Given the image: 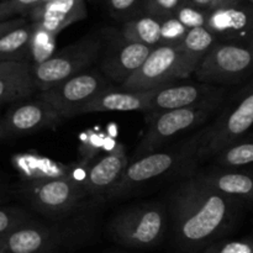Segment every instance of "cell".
Returning a JSON list of instances; mask_svg holds the SVG:
<instances>
[{"label": "cell", "instance_id": "25", "mask_svg": "<svg viewBox=\"0 0 253 253\" xmlns=\"http://www.w3.org/2000/svg\"><path fill=\"white\" fill-rule=\"evenodd\" d=\"M222 169H239L253 165V140H240L215 156Z\"/></svg>", "mask_w": 253, "mask_h": 253}, {"label": "cell", "instance_id": "14", "mask_svg": "<svg viewBox=\"0 0 253 253\" xmlns=\"http://www.w3.org/2000/svg\"><path fill=\"white\" fill-rule=\"evenodd\" d=\"M207 29L219 42L250 43L253 31V7L242 2L210 10Z\"/></svg>", "mask_w": 253, "mask_h": 253}, {"label": "cell", "instance_id": "36", "mask_svg": "<svg viewBox=\"0 0 253 253\" xmlns=\"http://www.w3.org/2000/svg\"><path fill=\"white\" fill-rule=\"evenodd\" d=\"M25 62H2L0 61V76L7 72H11L21 67Z\"/></svg>", "mask_w": 253, "mask_h": 253}, {"label": "cell", "instance_id": "30", "mask_svg": "<svg viewBox=\"0 0 253 253\" xmlns=\"http://www.w3.org/2000/svg\"><path fill=\"white\" fill-rule=\"evenodd\" d=\"M30 216L19 208L0 207V236L30 221Z\"/></svg>", "mask_w": 253, "mask_h": 253}, {"label": "cell", "instance_id": "32", "mask_svg": "<svg viewBox=\"0 0 253 253\" xmlns=\"http://www.w3.org/2000/svg\"><path fill=\"white\" fill-rule=\"evenodd\" d=\"M202 253H253V240H226L214 242L205 247Z\"/></svg>", "mask_w": 253, "mask_h": 253}, {"label": "cell", "instance_id": "17", "mask_svg": "<svg viewBox=\"0 0 253 253\" xmlns=\"http://www.w3.org/2000/svg\"><path fill=\"white\" fill-rule=\"evenodd\" d=\"M86 15L84 0H51L34 7L27 17L30 22L58 36L66 27L84 20Z\"/></svg>", "mask_w": 253, "mask_h": 253}, {"label": "cell", "instance_id": "13", "mask_svg": "<svg viewBox=\"0 0 253 253\" xmlns=\"http://www.w3.org/2000/svg\"><path fill=\"white\" fill-rule=\"evenodd\" d=\"M68 237L66 230L36 221H27L17 229L0 236L4 253H53Z\"/></svg>", "mask_w": 253, "mask_h": 253}, {"label": "cell", "instance_id": "45", "mask_svg": "<svg viewBox=\"0 0 253 253\" xmlns=\"http://www.w3.org/2000/svg\"><path fill=\"white\" fill-rule=\"evenodd\" d=\"M0 253H4V252H2V251H1V250H0Z\"/></svg>", "mask_w": 253, "mask_h": 253}, {"label": "cell", "instance_id": "9", "mask_svg": "<svg viewBox=\"0 0 253 253\" xmlns=\"http://www.w3.org/2000/svg\"><path fill=\"white\" fill-rule=\"evenodd\" d=\"M182 79H188L182 46L160 44L151 51L142 66L119 88L123 90L148 91Z\"/></svg>", "mask_w": 253, "mask_h": 253}, {"label": "cell", "instance_id": "21", "mask_svg": "<svg viewBox=\"0 0 253 253\" xmlns=\"http://www.w3.org/2000/svg\"><path fill=\"white\" fill-rule=\"evenodd\" d=\"M217 39L207 27H197L188 31L187 36L180 43L184 56L185 76L189 78L202 63L212 47L217 43Z\"/></svg>", "mask_w": 253, "mask_h": 253}, {"label": "cell", "instance_id": "2", "mask_svg": "<svg viewBox=\"0 0 253 253\" xmlns=\"http://www.w3.org/2000/svg\"><path fill=\"white\" fill-rule=\"evenodd\" d=\"M210 128L211 126H207L177 146L162 148L133 160L128 163L118 184L105 197L110 199L123 198L146 183L179 170L187 172L199 160V152L209 136Z\"/></svg>", "mask_w": 253, "mask_h": 253}, {"label": "cell", "instance_id": "31", "mask_svg": "<svg viewBox=\"0 0 253 253\" xmlns=\"http://www.w3.org/2000/svg\"><path fill=\"white\" fill-rule=\"evenodd\" d=\"M187 1L188 0H145L143 12L160 19H166L173 16L175 11Z\"/></svg>", "mask_w": 253, "mask_h": 253}, {"label": "cell", "instance_id": "1", "mask_svg": "<svg viewBox=\"0 0 253 253\" xmlns=\"http://www.w3.org/2000/svg\"><path fill=\"white\" fill-rule=\"evenodd\" d=\"M236 210L237 200L212 189L200 175L189 178L170 199L175 241L185 251L204 250L229 229Z\"/></svg>", "mask_w": 253, "mask_h": 253}, {"label": "cell", "instance_id": "35", "mask_svg": "<svg viewBox=\"0 0 253 253\" xmlns=\"http://www.w3.org/2000/svg\"><path fill=\"white\" fill-rule=\"evenodd\" d=\"M14 17H17V15L11 7V5H10V2L7 0L0 1V22L14 19Z\"/></svg>", "mask_w": 253, "mask_h": 253}, {"label": "cell", "instance_id": "22", "mask_svg": "<svg viewBox=\"0 0 253 253\" xmlns=\"http://www.w3.org/2000/svg\"><path fill=\"white\" fill-rule=\"evenodd\" d=\"M36 90L32 78L31 64L25 62L21 67L0 76V105L17 103L30 98Z\"/></svg>", "mask_w": 253, "mask_h": 253}, {"label": "cell", "instance_id": "12", "mask_svg": "<svg viewBox=\"0 0 253 253\" xmlns=\"http://www.w3.org/2000/svg\"><path fill=\"white\" fill-rule=\"evenodd\" d=\"M63 118L43 99L20 100L2 116V136H25L47 128H54Z\"/></svg>", "mask_w": 253, "mask_h": 253}, {"label": "cell", "instance_id": "16", "mask_svg": "<svg viewBox=\"0 0 253 253\" xmlns=\"http://www.w3.org/2000/svg\"><path fill=\"white\" fill-rule=\"evenodd\" d=\"M220 89L215 85L200 82L188 84L170 83L153 90L150 108L146 115L193 106L211 98Z\"/></svg>", "mask_w": 253, "mask_h": 253}, {"label": "cell", "instance_id": "33", "mask_svg": "<svg viewBox=\"0 0 253 253\" xmlns=\"http://www.w3.org/2000/svg\"><path fill=\"white\" fill-rule=\"evenodd\" d=\"M7 1L10 2L16 15H26L27 16L29 12L41 2V0H7Z\"/></svg>", "mask_w": 253, "mask_h": 253}, {"label": "cell", "instance_id": "10", "mask_svg": "<svg viewBox=\"0 0 253 253\" xmlns=\"http://www.w3.org/2000/svg\"><path fill=\"white\" fill-rule=\"evenodd\" d=\"M103 36V51L99 62L100 71L113 83L123 85L150 56L153 48L125 39L121 30L106 29Z\"/></svg>", "mask_w": 253, "mask_h": 253}, {"label": "cell", "instance_id": "26", "mask_svg": "<svg viewBox=\"0 0 253 253\" xmlns=\"http://www.w3.org/2000/svg\"><path fill=\"white\" fill-rule=\"evenodd\" d=\"M32 25H34V31L30 41L29 62L31 66H36L43 63L56 53L57 36L42 29L35 22H32Z\"/></svg>", "mask_w": 253, "mask_h": 253}, {"label": "cell", "instance_id": "18", "mask_svg": "<svg viewBox=\"0 0 253 253\" xmlns=\"http://www.w3.org/2000/svg\"><path fill=\"white\" fill-rule=\"evenodd\" d=\"M153 90L132 91L118 88H109L96 95L79 115L106 111H143L147 113L150 108Z\"/></svg>", "mask_w": 253, "mask_h": 253}, {"label": "cell", "instance_id": "3", "mask_svg": "<svg viewBox=\"0 0 253 253\" xmlns=\"http://www.w3.org/2000/svg\"><path fill=\"white\" fill-rule=\"evenodd\" d=\"M224 99L225 90L220 89L211 98L193 106L146 115L148 127L143 138L136 147L133 160L162 150L166 143L177 136L202 126L216 113Z\"/></svg>", "mask_w": 253, "mask_h": 253}, {"label": "cell", "instance_id": "34", "mask_svg": "<svg viewBox=\"0 0 253 253\" xmlns=\"http://www.w3.org/2000/svg\"><path fill=\"white\" fill-rule=\"evenodd\" d=\"M27 22H29V20H26V17L24 16H17L14 17V19L0 22V36H2V35L6 34V32L11 31V30L17 29V27L20 26H24Z\"/></svg>", "mask_w": 253, "mask_h": 253}, {"label": "cell", "instance_id": "38", "mask_svg": "<svg viewBox=\"0 0 253 253\" xmlns=\"http://www.w3.org/2000/svg\"><path fill=\"white\" fill-rule=\"evenodd\" d=\"M244 0H214V9L215 7L220 6H227V5H234V4H240Z\"/></svg>", "mask_w": 253, "mask_h": 253}, {"label": "cell", "instance_id": "4", "mask_svg": "<svg viewBox=\"0 0 253 253\" xmlns=\"http://www.w3.org/2000/svg\"><path fill=\"white\" fill-rule=\"evenodd\" d=\"M101 51L103 36L91 32L57 51L43 63L31 66L36 90L39 93L48 90L57 84L90 69L100 59Z\"/></svg>", "mask_w": 253, "mask_h": 253}, {"label": "cell", "instance_id": "41", "mask_svg": "<svg viewBox=\"0 0 253 253\" xmlns=\"http://www.w3.org/2000/svg\"><path fill=\"white\" fill-rule=\"evenodd\" d=\"M250 43H251L253 46V31H252V36H251V42H250Z\"/></svg>", "mask_w": 253, "mask_h": 253}, {"label": "cell", "instance_id": "19", "mask_svg": "<svg viewBox=\"0 0 253 253\" xmlns=\"http://www.w3.org/2000/svg\"><path fill=\"white\" fill-rule=\"evenodd\" d=\"M12 165L25 183L73 177L74 172V165H63L31 152L12 156Z\"/></svg>", "mask_w": 253, "mask_h": 253}, {"label": "cell", "instance_id": "5", "mask_svg": "<svg viewBox=\"0 0 253 253\" xmlns=\"http://www.w3.org/2000/svg\"><path fill=\"white\" fill-rule=\"evenodd\" d=\"M167 226L165 208L157 203L133 205L115 215L110 231L119 244L133 249H148L160 244Z\"/></svg>", "mask_w": 253, "mask_h": 253}, {"label": "cell", "instance_id": "28", "mask_svg": "<svg viewBox=\"0 0 253 253\" xmlns=\"http://www.w3.org/2000/svg\"><path fill=\"white\" fill-rule=\"evenodd\" d=\"M189 30L174 16L162 19L161 26V44L177 46L183 42Z\"/></svg>", "mask_w": 253, "mask_h": 253}, {"label": "cell", "instance_id": "24", "mask_svg": "<svg viewBox=\"0 0 253 253\" xmlns=\"http://www.w3.org/2000/svg\"><path fill=\"white\" fill-rule=\"evenodd\" d=\"M34 25L27 22L24 26L11 30L0 36V61L29 62V48Z\"/></svg>", "mask_w": 253, "mask_h": 253}, {"label": "cell", "instance_id": "11", "mask_svg": "<svg viewBox=\"0 0 253 253\" xmlns=\"http://www.w3.org/2000/svg\"><path fill=\"white\" fill-rule=\"evenodd\" d=\"M24 193L37 211L53 219L73 212L86 197L76 177L25 183Z\"/></svg>", "mask_w": 253, "mask_h": 253}, {"label": "cell", "instance_id": "15", "mask_svg": "<svg viewBox=\"0 0 253 253\" xmlns=\"http://www.w3.org/2000/svg\"><path fill=\"white\" fill-rule=\"evenodd\" d=\"M130 163L123 145L116 146L105 156L96 160L86 169L82 185L88 195H106L123 177Z\"/></svg>", "mask_w": 253, "mask_h": 253}, {"label": "cell", "instance_id": "44", "mask_svg": "<svg viewBox=\"0 0 253 253\" xmlns=\"http://www.w3.org/2000/svg\"><path fill=\"white\" fill-rule=\"evenodd\" d=\"M249 1H251V2H253V0H249Z\"/></svg>", "mask_w": 253, "mask_h": 253}, {"label": "cell", "instance_id": "40", "mask_svg": "<svg viewBox=\"0 0 253 253\" xmlns=\"http://www.w3.org/2000/svg\"><path fill=\"white\" fill-rule=\"evenodd\" d=\"M47 1H51V0H41V2H40V4H42V2H47Z\"/></svg>", "mask_w": 253, "mask_h": 253}, {"label": "cell", "instance_id": "42", "mask_svg": "<svg viewBox=\"0 0 253 253\" xmlns=\"http://www.w3.org/2000/svg\"><path fill=\"white\" fill-rule=\"evenodd\" d=\"M0 200H1V193H0Z\"/></svg>", "mask_w": 253, "mask_h": 253}, {"label": "cell", "instance_id": "27", "mask_svg": "<svg viewBox=\"0 0 253 253\" xmlns=\"http://www.w3.org/2000/svg\"><path fill=\"white\" fill-rule=\"evenodd\" d=\"M173 16L177 17L188 30H192L197 27H207L209 11L195 6L190 0H188L175 11Z\"/></svg>", "mask_w": 253, "mask_h": 253}, {"label": "cell", "instance_id": "29", "mask_svg": "<svg viewBox=\"0 0 253 253\" xmlns=\"http://www.w3.org/2000/svg\"><path fill=\"white\" fill-rule=\"evenodd\" d=\"M145 0H105L106 6L116 19H125L126 21L143 12Z\"/></svg>", "mask_w": 253, "mask_h": 253}, {"label": "cell", "instance_id": "43", "mask_svg": "<svg viewBox=\"0 0 253 253\" xmlns=\"http://www.w3.org/2000/svg\"><path fill=\"white\" fill-rule=\"evenodd\" d=\"M250 172H252V173H253V168H252V169H251V170H250Z\"/></svg>", "mask_w": 253, "mask_h": 253}, {"label": "cell", "instance_id": "8", "mask_svg": "<svg viewBox=\"0 0 253 253\" xmlns=\"http://www.w3.org/2000/svg\"><path fill=\"white\" fill-rule=\"evenodd\" d=\"M113 88L100 69H88L48 90L40 91L39 98L49 104L63 120L76 118L101 91Z\"/></svg>", "mask_w": 253, "mask_h": 253}, {"label": "cell", "instance_id": "23", "mask_svg": "<svg viewBox=\"0 0 253 253\" xmlns=\"http://www.w3.org/2000/svg\"><path fill=\"white\" fill-rule=\"evenodd\" d=\"M161 26L162 19L142 12L124 22L121 34L130 41L155 48L161 44Z\"/></svg>", "mask_w": 253, "mask_h": 253}, {"label": "cell", "instance_id": "39", "mask_svg": "<svg viewBox=\"0 0 253 253\" xmlns=\"http://www.w3.org/2000/svg\"><path fill=\"white\" fill-rule=\"evenodd\" d=\"M0 138H4L2 136V116L0 115Z\"/></svg>", "mask_w": 253, "mask_h": 253}, {"label": "cell", "instance_id": "6", "mask_svg": "<svg viewBox=\"0 0 253 253\" xmlns=\"http://www.w3.org/2000/svg\"><path fill=\"white\" fill-rule=\"evenodd\" d=\"M252 74L253 46L236 42H217L194 72L198 82L215 86L239 83Z\"/></svg>", "mask_w": 253, "mask_h": 253}, {"label": "cell", "instance_id": "7", "mask_svg": "<svg viewBox=\"0 0 253 253\" xmlns=\"http://www.w3.org/2000/svg\"><path fill=\"white\" fill-rule=\"evenodd\" d=\"M253 126V81L222 110L205 140L199 158L215 157L227 146L242 140Z\"/></svg>", "mask_w": 253, "mask_h": 253}, {"label": "cell", "instance_id": "37", "mask_svg": "<svg viewBox=\"0 0 253 253\" xmlns=\"http://www.w3.org/2000/svg\"><path fill=\"white\" fill-rule=\"evenodd\" d=\"M195 6L200 7L203 10H207V11H210V10L214 9V0H190Z\"/></svg>", "mask_w": 253, "mask_h": 253}, {"label": "cell", "instance_id": "20", "mask_svg": "<svg viewBox=\"0 0 253 253\" xmlns=\"http://www.w3.org/2000/svg\"><path fill=\"white\" fill-rule=\"evenodd\" d=\"M212 189L235 200L253 203V173L237 169L214 170L200 175Z\"/></svg>", "mask_w": 253, "mask_h": 253}]
</instances>
